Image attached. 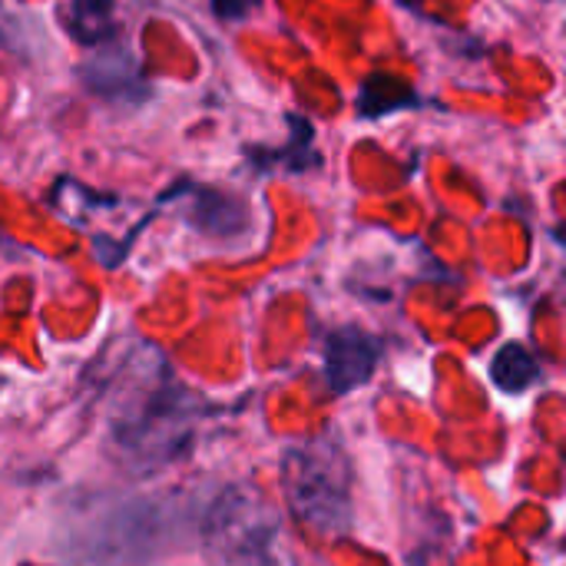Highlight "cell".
Masks as SVG:
<instances>
[{
	"label": "cell",
	"instance_id": "1",
	"mask_svg": "<svg viewBox=\"0 0 566 566\" xmlns=\"http://www.w3.org/2000/svg\"><path fill=\"white\" fill-rule=\"evenodd\" d=\"M106 431L119 461L156 471L179 461L196 438V398L149 342L123 355L106 385Z\"/></svg>",
	"mask_w": 566,
	"mask_h": 566
},
{
	"label": "cell",
	"instance_id": "2",
	"mask_svg": "<svg viewBox=\"0 0 566 566\" xmlns=\"http://www.w3.org/2000/svg\"><path fill=\"white\" fill-rule=\"evenodd\" d=\"M186 527L189 507L179 497H129L96 511L80 531L76 551L93 566L146 564L182 541Z\"/></svg>",
	"mask_w": 566,
	"mask_h": 566
},
{
	"label": "cell",
	"instance_id": "11",
	"mask_svg": "<svg viewBox=\"0 0 566 566\" xmlns=\"http://www.w3.org/2000/svg\"><path fill=\"white\" fill-rule=\"evenodd\" d=\"M491 378H494V385H497L501 391H507V395H524V391L541 378V365H537V358H534L524 345L507 342V345L494 355V361H491Z\"/></svg>",
	"mask_w": 566,
	"mask_h": 566
},
{
	"label": "cell",
	"instance_id": "4",
	"mask_svg": "<svg viewBox=\"0 0 566 566\" xmlns=\"http://www.w3.org/2000/svg\"><path fill=\"white\" fill-rule=\"evenodd\" d=\"M209 566H295L282 517L255 488H226L199 517Z\"/></svg>",
	"mask_w": 566,
	"mask_h": 566
},
{
	"label": "cell",
	"instance_id": "12",
	"mask_svg": "<svg viewBox=\"0 0 566 566\" xmlns=\"http://www.w3.org/2000/svg\"><path fill=\"white\" fill-rule=\"evenodd\" d=\"M259 7V0H212V13L216 17H222V20H245L249 17V10H255Z\"/></svg>",
	"mask_w": 566,
	"mask_h": 566
},
{
	"label": "cell",
	"instance_id": "5",
	"mask_svg": "<svg viewBox=\"0 0 566 566\" xmlns=\"http://www.w3.org/2000/svg\"><path fill=\"white\" fill-rule=\"evenodd\" d=\"M381 358V345L375 335L345 325L328 332L325 338V381L332 388V395H348L361 385L371 381L375 368Z\"/></svg>",
	"mask_w": 566,
	"mask_h": 566
},
{
	"label": "cell",
	"instance_id": "8",
	"mask_svg": "<svg viewBox=\"0 0 566 566\" xmlns=\"http://www.w3.org/2000/svg\"><path fill=\"white\" fill-rule=\"evenodd\" d=\"M289 146H249L245 156L252 166L265 169V172H275V169H285V172H305V169H315L318 166V153L312 149V139H315V129L305 116H289Z\"/></svg>",
	"mask_w": 566,
	"mask_h": 566
},
{
	"label": "cell",
	"instance_id": "10",
	"mask_svg": "<svg viewBox=\"0 0 566 566\" xmlns=\"http://www.w3.org/2000/svg\"><path fill=\"white\" fill-rule=\"evenodd\" d=\"M418 93L408 80H398V76H368L361 83V93H358V116L361 119H378V116H388V113H398V109H408V106H418Z\"/></svg>",
	"mask_w": 566,
	"mask_h": 566
},
{
	"label": "cell",
	"instance_id": "9",
	"mask_svg": "<svg viewBox=\"0 0 566 566\" xmlns=\"http://www.w3.org/2000/svg\"><path fill=\"white\" fill-rule=\"evenodd\" d=\"M60 20L66 33L83 46L116 40V3L113 0H60Z\"/></svg>",
	"mask_w": 566,
	"mask_h": 566
},
{
	"label": "cell",
	"instance_id": "6",
	"mask_svg": "<svg viewBox=\"0 0 566 566\" xmlns=\"http://www.w3.org/2000/svg\"><path fill=\"white\" fill-rule=\"evenodd\" d=\"M189 196L186 222L212 239H239L249 229V206L235 192L212 189V186H179Z\"/></svg>",
	"mask_w": 566,
	"mask_h": 566
},
{
	"label": "cell",
	"instance_id": "3",
	"mask_svg": "<svg viewBox=\"0 0 566 566\" xmlns=\"http://www.w3.org/2000/svg\"><path fill=\"white\" fill-rule=\"evenodd\" d=\"M289 511L318 537H342L352 531V464L332 438H308L292 444L279 464Z\"/></svg>",
	"mask_w": 566,
	"mask_h": 566
},
{
	"label": "cell",
	"instance_id": "7",
	"mask_svg": "<svg viewBox=\"0 0 566 566\" xmlns=\"http://www.w3.org/2000/svg\"><path fill=\"white\" fill-rule=\"evenodd\" d=\"M99 53H93V60H86L80 66V76L86 83V90H93L103 99H139L143 90V73L136 66V56L123 46L99 43Z\"/></svg>",
	"mask_w": 566,
	"mask_h": 566
}]
</instances>
